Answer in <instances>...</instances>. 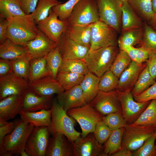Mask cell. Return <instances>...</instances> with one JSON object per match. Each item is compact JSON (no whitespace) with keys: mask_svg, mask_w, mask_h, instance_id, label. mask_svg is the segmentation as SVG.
<instances>
[{"mask_svg":"<svg viewBox=\"0 0 156 156\" xmlns=\"http://www.w3.org/2000/svg\"><path fill=\"white\" fill-rule=\"evenodd\" d=\"M13 121V130L5 136L2 144L0 145V156L20 155L25 151L27 140L35 127L21 119Z\"/></svg>","mask_w":156,"mask_h":156,"instance_id":"obj_1","label":"cell"},{"mask_svg":"<svg viewBox=\"0 0 156 156\" xmlns=\"http://www.w3.org/2000/svg\"><path fill=\"white\" fill-rule=\"evenodd\" d=\"M118 44L90 49L83 59L90 73L100 77L109 70L118 53Z\"/></svg>","mask_w":156,"mask_h":156,"instance_id":"obj_2","label":"cell"},{"mask_svg":"<svg viewBox=\"0 0 156 156\" xmlns=\"http://www.w3.org/2000/svg\"><path fill=\"white\" fill-rule=\"evenodd\" d=\"M51 109V122L49 127L51 134L53 135L57 133L63 134L71 142L81 136V133L74 128L75 120L68 115L56 98L53 100Z\"/></svg>","mask_w":156,"mask_h":156,"instance_id":"obj_3","label":"cell"},{"mask_svg":"<svg viewBox=\"0 0 156 156\" xmlns=\"http://www.w3.org/2000/svg\"><path fill=\"white\" fill-rule=\"evenodd\" d=\"M7 19V37L14 43L23 46L37 36L38 29L31 19L19 17Z\"/></svg>","mask_w":156,"mask_h":156,"instance_id":"obj_4","label":"cell"},{"mask_svg":"<svg viewBox=\"0 0 156 156\" xmlns=\"http://www.w3.org/2000/svg\"><path fill=\"white\" fill-rule=\"evenodd\" d=\"M66 112L79 125L82 131V137H86L89 133L93 132L96 123L102 120L104 116L89 104L70 109Z\"/></svg>","mask_w":156,"mask_h":156,"instance_id":"obj_5","label":"cell"},{"mask_svg":"<svg viewBox=\"0 0 156 156\" xmlns=\"http://www.w3.org/2000/svg\"><path fill=\"white\" fill-rule=\"evenodd\" d=\"M99 20L96 0H80L67 21L69 25H89Z\"/></svg>","mask_w":156,"mask_h":156,"instance_id":"obj_6","label":"cell"},{"mask_svg":"<svg viewBox=\"0 0 156 156\" xmlns=\"http://www.w3.org/2000/svg\"><path fill=\"white\" fill-rule=\"evenodd\" d=\"M125 128L121 147H125L132 152L142 146L156 130V127L131 124H127Z\"/></svg>","mask_w":156,"mask_h":156,"instance_id":"obj_7","label":"cell"},{"mask_svg":"<svg viewBox=\"0 0 156 156\" xmlns=\"http://www.w3.org/2000/svg\"><path fill=\"white\" fill-rule=\"evenodd\" d=\"M99 20L121 32L122 6L119 0H96Z\"/></svg>","mask_w":156,"mask_h":156,"instance_id":"obj_8","label":"cell"},{"mask_svg":"<svg viewBox=\"0 0 156 156\" xmlns=\"http://www.w3.org/2000/svg\"><path fill=\"white\" fill-rule=\"evenodd\" d=\"M117 33L112 27L100 20L92 24L90 48L95 50L118 44Z\"/></svg>","mask_w":156,"mask_h":156,"instance_id":"obj_9","label":"cell"},{"mask_svg":"<svg viewBox=\"0 0 156 156\" xmlns=\"http://www.w3.org/2000/svg\"><path fill=\"white\" fill-rule=\"evenodd\" d=\"M47 127H35L27 140L25 151L29 156H45L50 140Z\"/></svg>","mask_w":156,"mask_h":156,"instance_id":"obj_10","label":"cell"},{"mask_svg":"<svg viewBox=\"0 0 156 156\" xmlns=\"http://www.w3.org/2000/svg\"><path fill=\"white\" fill-rule=\"evenodd\" d=\"M117 91L118 93L122 114L125 122L127 124H132L139 118L151 101L137 102L135 101L131 90H127L123 92Z\"/></svg>","mask_w":156,"mask_h":156,"instance_id":"obj_11","label":"cell"},{"mask_svg":"<svg viewBox=\"0 0 156 156\" xmlns=\"http://www.w3.org/2000/svg\"><path fill=\"white\" fill-rule=\"evenodd\" d=\"M89 104L104 116L117 112H122L118 93L116 90L107 92L99 90Z\"/></svg>","mask_w":156,"mask_h":156,"instance_id":"obj_12","label":"cell"},{"mask_svg":"<svg viewBox=\"0 0 156 156\" xmlns=\"http://www.w3.org/2000/svg\"><path fill=\"white\" fill-rule=\"evenodd\" d=\"M68 24L67 20H61L51 8L48 16L36 25L37 27L57 45L62 34Z\"/></svg>","mask_w":156,"mask_h":156,"instance_id":"obj_13","label":"cell"},{"mask_svg":"<svg viewBox=\"0 0 156 156\" xmlns=\"http://www.w3.org/2000/svg\"><path fill=\"white\" fill-rule=\"evenodd\" d=\"M71 143L74 156H107L103 146L97 140L93 132L80 136Z\"/></svg>","mask_w":156,"mask_h":156,"instance_id":"obj_14","label":"cell"},{"mask_svg":"<svg viewBox=\"0 0 156 156\" xmlns=\"http://www.w3.org/2000/svg\"><path fill=\"white\" fill-rule=\"evenodd\" d=\"M57 45L38 29L37 36L27 43L23 47L26 56L31 60L45 57Z\"/></svg>","mask_w":156,"mask_h":156,"instance_id":"obj_15","label":"cell"},{"mask_svg":"<svg viewBox=\"0 0 156 156\" xmlns=\"http://www.w3.org/2000/svg\"><path fill=\"white\" fill-rule=\"evenodd\" d=\"M28 81L13 72L0 77V100L13 95H23L28 90Z\"/></svg>","mask_w":156,"mask_h":156,"instance_id":"obj_16","label":"cell"},{"mask_svg":"<svg viewBox=\"0 0 156 156\" xmlns=\"http://www.w3.org/2000/svg\"><path fill=\"white\" fill-rule=\"evenodd\" d=\"M58 46L63 60H83L90 49L77 43L64 32L60 37Z\"/></svg>","mask_w":156,"mask_h":156,"instance_id":"obj_17","label":"cell"},{"mask_svg":"<svg viewBox=\"0 0 156 156\" xmlns=\"http://www.w3.org/2000/svg\"><path fill=\"white\" fill-rule=\"evenodd\" d=\"M28 90L40 96L60 94L65 90L56 79L49 75L29 83Z\"/></svg>","mask_w":156,"mask_h":156,"instance_id":"obj_18","label":"cell"},{"mask_svg":"<svg viewBox=\"0 0 156 156\" xmlns=\"http://www.w3.org/2000/svg\"><path fill=\"white\" fill-rule=\"evenodd\" d=\"M45 156H74L72 143L64 135L54 134L50 138Z\"/></svg>","mask_w":156,"mask_h":156,"instance_id":"obj_19","label":"cell"},{"mask_svg":"<svg viewBox=\"0 0 156 156\" xmlns=\"http://www.w3.org/2000/svg\"><path fill=\"white\" fill-rule=\"evenodd\" d=\"M146 65V62L140 64L132 61L128 67L119 77L116 90L120 92L127 90H131Z\"/></svg>","mask_w":156,"mask_h":156,"instance_id":"obj_20","label":"cell"},{"mask_svg":"<svg viewBox=\"0 0 156 156\" xmlns=\"http://www.w3.org/2000/svg\"><path fill=\"white\" fill-rule=\"evenodd\" d=\"M56 99L58 103L66 111L87 104L79 85L58 94Z\"/></svg>","mask_w":156,"mask_h":156,"instance_id":"obj_21","label":"cell"},{"mask_svg":"<svg viewBox=\"0 0 156 156\" xmlns=\"http://www.w3.org/2000/svg\"><path fill=\"white\" fill-rule=\"evenodd\" d=\"M53 95L40 96L28 90L25 94L22 104V111L34 112L50 109Z\"/></svg>","mask_w":156,"mask_h":156,"instance_id":"obj_22","label":"cell"},{"mask_svg":"<svg viewBox=\"0 0 156 156\" xmlns=\"http://www.w3.org/2000/svg\"><path fill=\"white\" fill-rule=\"evenodd\" d=\"M25 94L11 95L0 100V118L8 120L14 118L19 114L22 111Z\"/></svg>","mask_w":156,"mask_h":156,"instance_id":"obj_23","label":"cell"},{"mask_svg":"<svg viewBox=\"0 0 156 156\" xmlns=\"http://www.w3.org/2000/svg\"><path fill=\"white\" fill-rule=\"evenodd\" d=\"M92 24L69 25L64 33L70 39L79 44L90 47Z\"/></svg>","mask_w":156,"mask_h":156,"instance_id":"obj_24","label":"cell"},{"mask_svg":"<svg viewBox=\"0 0 156 156\" xmlns=\"http://www.w3.org/2000/svg\"><path fill=\"white\" fill-rule=\"evenodd\" d=\"M21 119L34 127H50L51 122V112L49 110H41L36 112L22 111L19 114Z\"/></svg>","mask_w":156,"mask_h":156,"instance_id":"obj_25","label":"cell"},{"mask_svg":"<svg viewBox=\"0 0 156 156\" xmlns=\"http://www.w3.org/2000/svg\"><path fill=\"white\" fill-rule=\"evenodd\" d=\"M144 21L133 10L127 2L122 6L121 32L133 28L143 27Z\"/></svg>","mask_w":156,"mask_h":156,"instance_id":"obj_26","label":"cell"},{"mask_svg":"<svg viewBox=\"0 0 156 156\" xmlns=\"http://www.w3.org/2000/svg\"><path fill=\"white\" fill-rule=\"evenodd\" d=\"M100 77L89 73L85 75L79 84L87 104H89L96 96L99 91Z\"/></svg>","mask_w":156,"mask_h":156,"instance_id":"obj_27","label":"cell"},{"mask_svg":"<svg viewBox=\"0 0 156 156\" xmlns=\"http://www.w3.org/2000/svg\"><path fill=\"white\" fill-rule=\"evenodd\" d=\"M0 14L6 19L13 17L31 19L22 9L20 0H0Z\"/></svg>","mask_w":156,"mask_h":156,"instance_id":"obj_28","label":"cell"},{"mask_svg":"<svg viewBox=\"0 0 156 156\" xmlns=\"http://www.w3.org/2000/svg\"><path fill=\"white\" fill-rule=\"evenodd\" d=\"M26 56L24 47L14 43L8 38L0 44L1 59L11 61Z\"/></svg>","mask_w":156,"mask_h":156,"instance_id":"obj_29","label":"cell"},{"mask_svg":"<svg viewBox=\"0 0 156 156\" xmlns=\"http://www.w3.org/2000/svg\"><path fill=\"white\" fill-rule=\"evenodd\" d=\"M48 75H49V73L46 68L45 57L30 60L28 77L29 83Z\"/></svg>","mask_w":156,"mask_h":156,"instance_id":"obj_30","label":"cell"},{"mask_svg":"<svg viewBox=\"0 0 156 156\" xmlns=\"http://www.w3.org/2000/svg\"><path fill=\"white\" fill-rule=\"evenodd\" d=\"M143 28V37L137 48L147 51L150 55L156 54V31L145 22Z\"/></svg>","mask_w":156,"mask_h":156,"instance_id":"obj_31","label":"cell"},{"mask_svg":"<svg viewBox=\"0 0 156 156\" xmlns=\"http://www.w3.org/2000/svg\"><path fill=\"white\" fill-rule=\"evenodd\" d=\"M127 3L144 21L148 22L153 17L152 0H128Z\"/></svg>","mask_w":156,"mask_h":156,"instance_id":"obj_32","label":"cell"},{"mask_svg":"<svg viewBox=\"0 0 156 156\" xmlns=\"http://www.w3.org/2000/svg\"><path fill=\"white\" fill-rule=\"evenodd\" d=\"M144 34L143 26L129 29L123 32L118 39V45L134 46L141 41Z\"/></svg>","mask_w":156,"mask_h":156,"instance_id":"obj_33","label":"cell"},{"mask_svg":"<svg viewBox=\"0 0 156 156\" xmlns=\"http://www.w3.org/2000/svg\"><path fill=\"white\" fill-rule=\"evenodd\" d=\"M61 3L58 0H39L34 11L28 15L36 25L48 16L53 7Z\"/></svg>","mask_w":156,"mask_h":156,"instance_id":"obj_34","label":"cell"},{"mask_svg":"<svg viewBox=\"0 0 156 156\" xmlns=\"http://www.w3.org/2000/svg\"><path fill=\"white\" fill-rule=\"evenodd\" d=\"M125 127L113 130L103 146L105 153L107 156H111L121 148Z\"/></svg>","mask_w":156,"mask_h":156,"instance_id":"obj_35","label":"cell"},{"mask_svg":"<svg viewBox=\"0 0 156 156\" xmlns=\"http://www.w3.org/2000/svg\"><path fill=\"white\" fill-rule=\"evenodd\" d=\"M59 72H68L85 75L90 72L84 60H63Z\"/></svg>","mask_w":156,"mask_h":156,"instance_id":"obj_36","label":"cell"},{"mask_svg":"<svg viewBox=\"0 0 156 156\" xmlns=\"http://www.w3.org/2000/svg\"><path fill=\"white\" fill-rule=\"evenodd\" d=\"M131 125L156 128V99L151 101L139 118Z\"/></svg>","mask_w":156,"mask_h":156,"instance_id":"obj_37","label":"cell"},{"mask_svg":"<svg viewBox=\"0 0 156 156\" xmlns=\"http://www.w3.org/2000/svg\"><path fill=\"white\" fill-rule=\"evenodd\" d=\"M84 76L74 73L59 72L56 80L66 90L79 85Z\"/></svg>","mask_w":156,"mask_h":156,"instance_id":"obj_38","label":"cell"},{"mask_svg":"<svg viewBox=\"0 0 156 156\" xmlns=\"http://www.w3.org/2000/svg\"><path fill=\"white\" fill-rule=\"evenodd\" d=\"M155 82V80L151 76L146 65L140 74L131 90L133 97L140 94Z\"/></svg>","mask_w":156,"mask_h":156,"instance_id":"obj_39","label":"cell"},{"mask_svg":"<svg viewBox=\"0 0 156 156\" xmlns=\"http://www.w3.org/2000/svg\"><path fill=\"white\" fill-rule=\"evenodd\" d=\"M46 60V68L49 75L56 79L59 69L63 59L57 46L45 56Z\"/></svg>","mask_w":156,"mask_h":156,"instance_id":"obj_40","label":"cell"},{"mask_svg":"<svg viewBox=\"0 0 156 156\" xmlns=\"http://www.w3.org/2000/svg\"><path fill=\"white\" fill-rule=\"evenodd\" d=\"M131 62V58L127 53L124 50L119 49V52L109 70L119 78Z\"/></svg>","mask_w":156,"mask_h":156,"instance_id":"obj_41","label":"cell"},{"mask_svg":"<svg viewBox=\"0 0 156 156\" xmlns=\"http://www.w3.org/2000/svg\"><path fill=\"white\" fill-rule=\"evenodd\" d=\"M118 80L119 78L111 70H107L100 77L99 90L107 92L116 90Z\"/></svg>","mask_w":156,"mask_h":156,"instance_id":"obj_42","label":"cell"},{"mask_svg":"<svg viewBox=\"0 0 156 156\" xmlns=\"http://www.w3.org/2000/svg\"><path fill=\"white\" fill-rule=\"evenodd\" d=\"M26 56L10 61L13 72L18 76L28 81L29 62Z\"/></svg>","mask_w":156,"mask_h":156,"instance_id":"obj_43","label":"cell"},{"mask_svg":"<svg viewBox=\"0 0 156 156\" xmlns=\"http://www.w3.org/2000/svg\"><path fill=\"white\" fill-rule=\"evenodd\" d=\"M118 47L120 49L124 50L127 53L132 61L138 64L146 62L150 55L147 51L134 46L121 45Z\"/></svg>","mask_w":156,"mask_h":156,"instance_id":"obj_44","label":"cell"},{"mask_svg":"<svg viewBox=\"0 0 156 156\" xmlns=\"http://www.w3.org/2000/svg\"><path fill=\"white\" fill-rule=\"evenodd\" d=\"M80 0H68L63 3H60L53 7V11L61 20H67L71 14L76 4Z\"/></svg>","mask_w":156,"mask_h":156,"instance_id":"obj_45","label":"cell"},{"mask_svg":"<svg viewBox=\"0 0 156 156\" xmlns=\"http://www.w3.org/2000/svg\"><path fill=\"white\" fill-rule=\"evenodd\" d=\"M156 130L138 149L132 152L133 156H156Z\"/></svg>","mask_w":156,"mask_h":156,"instance_id":"obj_46","label":"cell"},{"mask_svg":"<svg viewBox=\"0 0 156 156\" xmlns=\"http://www.w3.org/2000/svg\"><path fill=\"white\" fill-rule=\"evenodd\" d=\"M112 130L125 127L127 124L121 112H117L104 116L102 120Z\"/></svg>","mask_w":156,"mask_h":156,"instance_id":"obj_47","label":"cell"},{"mask_svg":"<svg viewBox=\"0 0 156 156\" xmlns=\"http://www.w3.org/2000/svg\"><path fill=\"white\" fill-rule=\"evenodd\" d=\"M113 131L101 120L96 123L93 133L97 140L103 145L107 141Z\"/></svg>","mask_w":156,"mask_h":156,"instance_id":"obj_48","label":"cell"},{"mask_svg":"<svg viewBox=\"0 0 156 156\" xmlns=\"http://www.w3.org/2000/svg\"><path fill=\"white\" fill-rule=\"evenodd\" d=\"M134 99L135 101L138 102L156 99V82L140 94L134 97Z\"/></svg>","mask_w":156,"mask_h":156,"instance_id":"obj_49","label":"cell"},{"mask_svg":"<svg viewBox=\"0 0 156 156\" xmlns=\"http://www.w3.org/2000/svg\"><path fill=\"white\" fill-rule=\"evenodd\" d=\"M39 0H20L22 9L27 15L35 10Z\"/></svg>","mask_w":156,"mask_h":156,"instance_id":"obj_50","label":"cell"},{"mask_svg":"<svg viewBox=\"0 0 156 156\" xmlns=\"http://www.w3.org/2000/svg\"><path fill=\"white\" fill-rule=\"evenodd\" d=\"M13 72L10 61L1 58L0 77L6 76Z\"/></svg>","mask_w":156,"mask_h":156,"instance_id":"obj_51","label":"cell"},{"mask_svg":"<svg viewBox=\"0 0 156 156\" xmlns=\"http://www.w3.org/2000/svg\"><path fill=\"white\" fill-rule=\"evenodd\" d=\"M149 72L155 80L156 79V54L150 55L146 62Z\"/></svg>","mask_w":156,"mask_h":156,"instance_id":"obj_52","label":"cell"},{"mask_svg":"<svg viewBox=\"0 0 156 156\" xmlns=\"http://www.w3.org/2000/svg\"><path fill=\"white\" fill-rule=\"evenodd\" d=\"M8 20L2 17H0V44L7 38Z\"/></svg>","mask_w":156,"mask_h":156,"instance_id":"obj_53","label":"cell"},{"mask_svg":"<svg viewBox=\"0 0 156 156\" xmlns=\"http://www.w3.org/2000/svg\"><path fill=\"white\" fill-rule=\"evenodd\" d=\"M14 126V121L6 125L0 126V145L2 144L5 136L10 133L13 131Z\"/></svg>","mask_w":156,"mask_h":156,"instance_id":"obj_54","label":"cell"},{"mask_svg":"<svg viewBox=\"0 0 156 156\" xmlns=\"http://www.w3.org/2000/svg\"><path fill=\"white\" fill-rule=\"evenodd\" d=\"M111 156H133L132 152L125 147H121V149Z\"/></svg>","mask_w":156,"mask_h":156,"instance_id":"obj_55","label":"cell"},{"mask_svg":"<svg viewBox=\"0 0 156 156\" xmlns=\"http://www.w3.org/2000/svg\"><path fill=\"white\" fill-rule=\"evenodd\" d=\"M147 23L156 31V13L154 14L151 19Z\"/></svg>","mask_w":156,"mask_h":156,"instance_id":"obj_56","label":"cell"},{"mask_svg":"<svg viewBox=\"0 0 156 156\" xmlns=\"http://www.w3.org/2000/svg\"><path fill=\"white\" fill-rule=\"evenodd\" d=\"M152 6L153 11L154 13H156V0H152Z\"/></svg>","mask_w":156,"mask_h":156,"instance_id":"obj_57","label":"cell"},{"mask_svg":"<svg viewBox=\"0 0 156 156\" xmlns=\"http://www.w3.org/2000/svg\"><path fill=\"white\" fill-rule=\"evenodd\" d=\"M7 120L0 118V126L5 125L9 124L10 122H8Z\"/></svg>","mask_w":156,"mask_h":156,"instance_id":"obj_58","label":"cell"},{"mask_svg":"<svg viewBox=\"0 0 156 156\" xmlns=\"http://www.w3.org/2000/svg\"><path fill=\"white\" fill-rule=\"evenodd\" d=\"M20 155L21 156H29L25 151L22 152L21 153Z\"/></svg>","mask_w":156,"mask_h":156,"instance_id":"obj_59","label":"cell"},{"mask_svg":"<svg viewBox=\"0 0 156 156\" xmlns=\"http://www.w3.org/2000/svg\"><path fill=\"white\" fill-rule=\"evenodd\" d=\"M122 2L123 3L125 2H127L128 0H119Z\"/></svg>","mask_w":156,"mask_h":156,"instance_id":"obj_60","label":"cell"},{"mask_svg":"<svg viewBox=\"0 0 156 156\" xmlns=\"http://www.w3.org/2000/svg\"><path fill=\"white\" fill-rule=\"evenodd\" d=\"M155 148L156 149V140L155 142Z\"/></svg>","mask_w":156,"mask_h":156,"instance_id":"obj_61","label":"cell"}]
</instances>
